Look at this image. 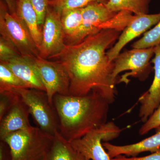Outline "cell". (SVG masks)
<instances>
[{
    "instance_id": "6da1fadb",
    "label": "cell",
    "mask_w": 160,
    "mask_h": 160,
    "mask_svg": "<svg viewBox=\"0 0 160 160\" xmlns=\"http://www.w3.org/2000/svg\"><path fill=\"white\" fill-rule=\"evenodd\" d=\"M119 31L104 29L80 42L66 45L54 58L64 66L70 78L69 95L82 96L92 91L109 103L115 100L117 80L113 77L114 61L106 49L119 38Z\"/></svg>"
},
{
    "instance_id": "7a4b0ae2",
    "label": "cell",
    "mask_w": 160,
    "mask_h": 160,
    "mask_svg": "<svg viewBox=\"0 0 160 160\" xmlns=\"http://www.w3.org/2000/svg\"><path fill=\"white\" fill-rule=\"evenodd\" d=\"M109 104L95 91L82 96L56 94L53 105L59 132L69 142L82 137L107 122Z\"/></svg>"
},
{
    "instance_id": "3957f363",
    "label": "cell",
    "mask_w": 160,
    "mask_h": 160,
    "mask_svg": "<svg viewBox=\"0 0 160 160\" xmlns=\"http://www.w3.org/2000/svg\"><path fill=\"white\" fill-rule=\"evenodd\" d=\"M53 136L38 127L32 126L11 133L2 140L9 146L12 160H44Z\"/></svg>"
},
{
    "instance_id": "277c9868",
    "label": "cell",
    "mask_w": 160,
    "mask_h": 160,
    "mask_svg": "<svg viewBox=\"0 0 160 160\" xmlns=\"http://www.w3.org/2000/svg\"><path fill=\"white\" fill-rule=\"evenodd\" d=\"M29 109L39 128L52 136L59 131L58 118L54 106L49 102L45 91L21 88L15 90Z\"/></svg>"
},
{
    "instance_id": "5b68a950",
    "label": "cell",
    "mask_w": 160,
    "mask_h": 160,
    "mask_svg": "<svg viewBox=\"0 0 160 160\" xmlns=\"http://www.w3.org/2000/svg\"><path fill=\"white\" fill-rule=\"evenodd\" d=\"M1 37L12 43L21 55L34 59L39 55L29 30L17 13L11 14L2 2L0 8Z\"/></svg>"
},
{
    "instance_id": "8992f818",
    "label": "cell",
    "mask_w": 160,
    "mask_h": 160,
    "mask_svg": "<svg viewBox=\"0 0 160 160\" xmlns=\"http://www.w3.org/2000/svg\"><path fill=\"white\" fill-rule=\"evenodd\" d=\"M122 130L113 122H108L80 138L71 141L72 146L88 160H112L102 142L117 138Z\"/></svg>"
},
{
    "instance_id": "52a82bcc",
    "label": "cell",
    "mask_w": 160,
    "mask_h": 160,
    "mask_svg": "<svg viewBox=\"0 0 160 160\" xmlns=\"http://www.w3.org/2000/svg\"><path fill=\"white\" fill-rule=\"evenodd\" d=\"M154 47L147 49H134L120 53L114 60L113 77L115 79L119 73L130 70L122 76L118 83H129V77L145 80L150 72V60L154 54Z\"/></svg>"
},
{
    "instance_id": "ba28073f",
    "label": "cell",
    "mask_w": 160,
    "mask_h": 160,
    "mask_svg": "<svg viewBox=\"0 0 160 160\" xmlns=\"http://www.w3.org/2000/svg\"><path fill=\"white\" fill-rule=\"evenodd\" d=\"M34 62L49 102L53 106V99L56 94L69 95V74L58 61L51 62L39 56L35 58Z\"/></svg>"
},
{
    "instance_id": "9c48e42d",
    "label": "cell",
    "mask_w": 160,
    "mask_h": 160,
    "mask_svg": "<svg viewBox=\"0 0 160 160\" xmlns=\"http://www.w3.org/2000/svg\"><path fill=\"white\" fill-rule=\"evenodd\" d=\"M61 22V14L53 9H48L43 25L42 43L38 48L43 58L55 57L62 52L66 44Z\"/></svg>"
},
{
    "instance_id": "30bf717a",
    "label": "cell",
    "mask_w": 160,
    "mask_h": 160,
    "mask_svg": "<svg viewBox=\"0 0 160 160\" xmlns=\"http://www.w3.org/2000/svg\"><path fill=\"white\" fill-rule=\"evenodd\" d=\"M160 21V13L153 14L135 15L119 37L114 46L107 52L109 60L114 61L126 44L146 32Z\"/></svg>"
},
{
    "instance_id": "8fae6325",
    "label": "cell",
    "mask_w": 160,
    "mask_h": 160,
    "mask_svg": "<svg viewBox=\"0 0 160 160\" xmlns=\"http://www.w3.org/2000/svg\"><path fill=\"white\" fill-rule=\"evenodd\" d=\"M82 27L75 44L97 33L102 30V25L118 13L108 9L106 4L99 2L91 3L82 8Z\"/></svg>"
},
{
    "instance_id": "7c38bea8",
    "label": "cell",
    "mask_w": 160,
    "mask_h": 160,
    "mask_svg": "<svg viewBox=\"0 0 160 160\" xmlns=\"http://www.w3.org/2000/svg\"><path fill=\"white\" fill-rule=\"evenodd\" d=\"M154 77L149 89L138 99L141 104L139 116L143 122H146L160 104V44L154 47Z\"/></svg>"
},
{
    "instance_id": "4fadbf2b",
    "label": "cell",
    "mask_w": 160,
    "mask_h": 160,
    "mask_svg": "<svg viewBox=\"0 0 160 160\" xmlns=\"http://www.w3.org/2000/svg\"><path fill=\"white\" fill-rule=\"evenodd\" d=\"M1 63L6 65L29 89L45 92V87L35 64L34 59L21 55Z\"/></svg>"
},
{
    "instance_id": "5bb4252c",
    "label": "cell",
    "mask_w": 160,
    "mask_h": 160,
    "mask_svg": "<svg viewBox=\"0 0 160 160\" xmlns=\"http://www.w3.org/2000/svg\"><path fill=\"white\" fill-rule=\"evenodd\" d=\"M29 109L20 97L15 104L0 120V140L11 133L31 128Z\"/></svg>"
},
{
    "instance_id": "9a60e30c",
    "label": "cell",
    "mask_w": 160,
    "mask_h": 160,
    "mask_svg": "<svg viewBox=\"0 0 160 160\" xmlns=\"http://www.w3.org/2000/svg\"><path fill=\"white\" fill-rule=\"evenodd\" d=\"M155 130L153 135L134 144L119 146L104 142L103 146L111 159L121 155L134 157L144 152L154 153L160 150V126Z\"/></svg>"
},
{
    "instance_id": "2e32d148",
    "label": "cell",
    "mask_w": 160,
    "mask_h": 160,
    "mask_svg": "<svg viewBox=\"0 0 160 160\" xmlns=\"http://www.w3.org/2000/svg\"><path fill=\"white\" fill-rule=\"evenodd\" d=\"M44 160H88L57 131Z\"/></svg>"
},
{
    "instance_id": "e0dca14e",
    "label": "cell",
    "mask_w": 160,
    "mask_h": 160,
    "mask_svg": "<svg viewBox=\"0 0 160 160\" xmlns=\"http://www.w3.org/2000/svg\"><path fill=\"white\" fill-rule=\"evenodd\" d=\"M16 13L29 30L38 49L42 43V29L29 0H18Z\"/></svg>"
},
{
    "instance_id": "ac0fdd59",
    "label": "cell",
    "mask_w": 160,
    "mask_h": 160,
    "mask_svg": "<svg viewBox=\"0 0 160 160\" xmlns=\"http://www.w3.org/2000/svg\"><path fill=\"white\" fill-rule=\"evenodd\" d=\"M82 8L67 9L61 13V22L65 39L74 44L79 34L82 27ZM68 44V45H69Z\"/></svg>"
},
{
    "instance_id": "d6986e66",
    "label": "cell",
    "mask_w": 160,
    "mask_h": 160,
    "mask_svg": "<svg viewBox=\"0 0 160 160\" xmlns=\"http://www.w3.org/2000/svg\"><path fill=\"white\" fill-rule=\"evenodd\" d=\"M150 0H109L106 6L111 11L126 10L135 15L147 14Z\"/></svg>"
},
{
    "instance_id": "ffe728a7",
    "label": "cell",
    "mask_w": 160,
    "mask_h": 160,
    "mask_svg": "<svg viewBox=\"0 0 160 160\" xmlns=\"http://www.w3.org/2000/svg\"><path fill=\"white\" fill-rule=\"evenodd\" d=\"M21 88H28L6 65L0 63V92H14Z\"/></svg>"
},
{
    "instance_id": "44dd1931",
    "label": "cell",
    "mask_w": 160,
    "mask_h": 160,
    "mask_svg": "<svg viewBox=\"0 0 160 160\" xmlns=\"http://www.w3.org/2000/svg\"><path fill=\"white\" fill-rule=\"evenodd\" d=\"M108 1L109 0H53L48 1V4L55 11L61 14L64 10L81 9L94 2L106 4Z\"/></svg>"
},
{
    "instance_id": "7402d4cb",
    "label": "cell",
    "mask_w": 160,
    "mask_h": 160,
    "mask_svg": "<svg viewBox=\"0 0 160 160\" xmlns=\"http://www.w3.org/2000/svg\"><path fill=\"white\" fill-rule=\"evenodd\" d=\"M160 44V21L153 28L145 32L142 38L132 45L134 49H147Z\"/></svg>"
},
{
    "instance_id": "603a6c76",
    "label": "cell",
    "mask_w": 160,
    "mask_h": 160,
    "mask_svg": "<svg viewBox=\"0 0 160 160\" xmlns=\"http://www.w3.org/2000/svg\"><path fill=\"white\" fill-rule=\"evenodd\" d=\"M19 98V96L14 92H0V120L7 114Z\"/></svg>"
},
{
    "instance_id": "cb8c5ba5",
    "label": "cell",
    "mask_w": 160,
    "mask_h": 160,
    "mask_svg": "<svg viewBox=\"0 0 160 160\" xmlns=\"http://www.w3.org/2000/svg\"><path fill=\"white\" fill-rule=\"evenodd\" d=\"M21 55L15 46L9 41L0 38V61L5 62Z\"/></svg>"
},
{
    "instance_id": "d4e9b609",
    "label": "cell",
    "mask_w": 160,
    "mask_h": 160,
    "mask_svg": "<svg viewBox=\"0 0 160 160\" xmlns=\"http://www.w3.org/2000/svg\"><path fill=\"white\" fill-rule=\"evenodd\" d=\"M160 126V104L148 119L140 128L139 132L141 135L147 134L150 130Z\"/></svg>"
},
{
    "instance_id": "484cf974",
    "label": "cell",
    "mask_w": 160,
    "mask_h": 160,
    "mask_svg": "<svg viewBox=\"0 0 160 160\" xmlns=\"http://www.w3.org/2000/svg\"><path fill=\"white\" fill-rule=\"evenodd\" d=\"M32 8L37 15L38 23L43 26L48 9V0H29Z\"/></svg>"
},
{
    "instance_id": "4316f807",
    "label": "cell",
    "mask_w": 160,
    "mask_h": 160,
    "mask_svg": "<svg viewBox=\"0 0 160 160\" xmlns=\"http://www.w3.org/2000/svg\"><path fill=\"white\" fill-rule=\"evenodd\" d=\"M112 160H160V150L149 155L142 157L126 158L121 155L112 158Z\"/></svg>"
},
{
    "instance_id": "83f0119b",
    "label": "cell",
    "mask_w": 160,
    "mask_h": 160,
    "mask_svg": "<svg viewBox=\"0 0 160 160\" xmlns=\"http://www.w3.org/2000/svg\"><path fill=\"white\" fill-rule=\"evenodd\" d=\"M0 160H12L10 148L3 140L0 141Z\"/></svg>"
},
{
    "instance_id": "f1b7e54d",
    "label": "cell",
    "mask_w": 160,
    "mask_h": 160,
    "mask_svg": "<svg viewBox=\"0 0 160 160\" xmlns=\"http://www.w3.org/2000/svg\"><path fill=\"white\" fill-rule=\"evenodd\" d=\"M11 14L16 13L18 0H5Z\"/></svg>"
},
{
    "instance_id": "f546056e",
    "label": "cell",
    "mask_w": 160,
    "mask_h": 160,
    "mask_svg": "<svg viewBox=\"0 0 160 160\" xmlns=\"http://www.w3.org/2000/svg\"><path fill=\"white\" fill-rule=\"evenodd\" d=\"M48 1H53V0H48Z\"/></svg>"
}]
</instances>
